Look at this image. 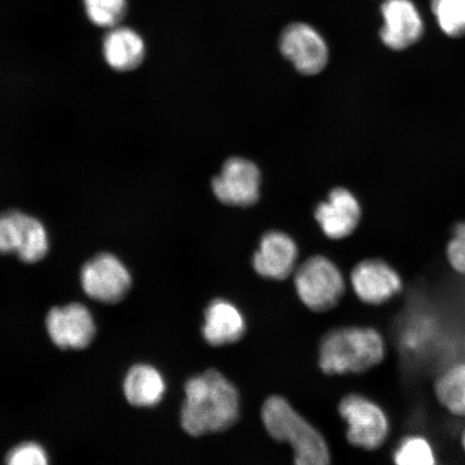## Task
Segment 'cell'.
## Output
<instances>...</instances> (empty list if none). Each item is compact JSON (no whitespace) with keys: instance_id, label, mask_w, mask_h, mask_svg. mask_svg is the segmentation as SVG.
Returning a JSON list of instances; mask_svg holds the SVG:
<instances>
[{"instance_id":"obj_2","label":"cell","mask_w":465,"mask_h":465,"mask_svg":"<svg viewBox=\"0 0 465 465\" xmlns=\"http://www.w3.org/2000/svg\"><path fill=\"white\" fill-rule=\"evenodd\" d=\"M182 427L191 436L226 431L241 415L240 393L217 370H208L185 382Z\"/></svg>"},{"instance_id":"obj_22","label":"cell","mask_w":465,"mask_h":465,"mask_svg":"<svg viewBox=\"0 0 465 465\" xmlns=\"http://www.w3.org/2000/svg\"><path fill=\"white\" fill-rule=\"evenodd\" d=\"M5 465H50V460L42 445L25 441L8 453Z\"/></svg>"},{"instance_id":"obj_20","label":"cell","mask_w":465,"mask_h":465,"mask_svg":"<svg viewBox=\"0 0 465 465\" xmlns=\"http://www.w3.org/2000/svg\"><path fill=\"white\" fill-rule=\"evenodd\" d=\"M431 5L440 27L447 36H464L465 0H432Z\"/></svg>"},{"instance_id":"obj_16","label":"cell","mask_w":465,"mask_h":465,"mask_svg":"<svg viewBox=\"0 0 465 465\" xmlns=\"http://www.w3.org/2000/svg\"><path fill=\"white\" fill-rule=\"evenodd\" d=\"M103 54L110 67L118 72H130L143 63L145 46L135 31L115 26L104 38Z\"/></svg>"},{"instance_id":"obj_13","label":"cell","mask_w":465,"mask_h":465,"mask_svg":"<svg viewBox=\"0 0 465 465\" xmlns=\"http://www.w3.org/2000/svg\"><path fill=\"white\" fill-rule=\"evenodd\" d=\"M298 247L292 238L282 232H269L262 237L260 248L253 255L255 272L272 281H284L295 271Z\"/></svg>"},{"instance_id":"obj_10","label":"cell","mask_w":465,"mask_h":465,"mask_svg":"<svg viewBox=\"0 0 465 465\" xmlns=\"http://www.w3.org/2000/svg\"><path fill=\"white\" fill-rule=\"evenodd\" d=\"M45 327L58 348L73 351L89 346L96 334L94 318L84 305L78 303L52 308Z\"/></svg>"},{"instance_id":"obj_19","label":"cell","mask_w":465,"mask_h":465,"mask_svg":"<svg viewBox=\"0 0 465 465\" xmlns=\"http://www.w3.org/2000/svg\"><path fill=\"white\" fill-rule=\"evenodd\" d=\"M48 250L49 238L43 223L20 213L15 253L26 263H36L45 257Z\"/></svg>"},{"instance_id":"obj_24","label":"cell","mask_w":465,"mask_h":465,"mask_svg":"<svg viewBox=\"0 0 465 465\" xmlns=\"http://www.w3.org/2000/svg\"><path fill=\"white\" fill-rule=\"evenodd\" d=\"M447 260L457 274L465 276V242L453 237L447 245Z\"/></svg>"},{"instance_id":"obj_7","label":"cell","mask_w":465,"mask_h":465,"mask_svg":"<svg viewBox=\"0 0 465 465\" xmlns=\"http://www.w3.org/2000/svg\"><path fill=\"white\" fill-rule=\"evenodd\" d=\"M81 284L91 299L104 304H114L129 293L132 276L118 258L103 253L84 266Z\"/></svg>"},{"instance_id":"obj_21","label":"cell","mask_w":465,"mask_h":465,"mask_svg":"<svg viewBox=\"0 0 465 465\" xmlns=\"http://www.w3.org/2000/svg\"><path fill=\"white\" fill-rule=\"evenodd\" d=\"M85 14L93 25L113 28L124 19L126 0H84Z\"/></svg>"},{"instance_id":"obj_4","label":"cell","mask_w":465,"mask_h":465,"mask_svg":"<svg viewBox=\"0 0 465 465\" xmlns=\"http://www.w3.org/2000/svg\"><path fill=\"white\" fill-rule=\"evenodd\" d=\"M336 411L345 426L346 441L353 450L373 455L391 443L394 432L392 416L373 395L348 392L340 399Z\"/></svg>"},{"instance_id":"obj_17","label":"cell","mask_w":465,"mask_h":465,"mask_svg":"<svg viewBox=\"0 0 465 465\" xmlns=\"http://www.w3.org/2000/svg\"><path fill=\"white\" fill-rule=\"evenodd\" d=\"M124 392L127 402L133 406H156L162 402L166 392L165 378L153 365H134L124 378Z\"/></svg>"},{"instance_id":"obj_8","label":"cell","mask_w":465,"mask_h":465,"mask_svg":"<svg viewBox=\"0 0 465 465\" xmlns=\"http://www.w3.org/2000/svg\"><path fill=\"white\" fill-rule=\"evenodd\" d=\"M281 51L296 71L306 75L318 74L329 62V49L322 35L304 23H293L284 28Z\"/></svg>"},{"instance_id":"obj_25","label":"cell","mask_w":465,"mask_h":465,"mask_svg":"<svg viewBox=\"0 0 465 465\" xmlns=\"http://www.w3.org/2000/svg\"><path fill=\"white\" fill-rule=\"evenodd\" d=\"M453 237L458 238V240H460L462 242H465V221H462V223H458L453 226L452 229Z\"/></svg>"},{"instance_id":"obj_12","label":"cell","mask_w":465,"mask_h":465,"mask_svg":"<svg viewBox=\"0 0 465 465\" xmlns=\"http://www.w3.org/2000/svg\"><path fill=\"white\" fill-rule=\"evenodd\" d=\"M381 14L385 25L380 35L389 49L403 51L420 42L423 23L411 0H386L381 5Z\"/></svg>"},{"instance_id":"obj_26","label":"cell","mask_w":465,"mask_h":465,"mask_svg":"<svg viewBox=\"0 0 465 465\" xmlns=\"http://www.w3.org/2000/svg\"><path fill=\"white\" fill-rule=\"evenodd\" d=\"M458 446L463 457H465V421L463 422V426L461 427L460 431H459L458 434Z\"/></svg>"},{"instance_id":"obj_14","label":"cell","mask_w":465,"mask_h":465,"mask_svg":"<svg viewBox=\"0 0 465 465\" xmlns=\"http://www.w3.org/2000/svg\"><path fill=\"white\" fill-rule=\"evenodd\" d=\"M246 330L245 317L230 301L213 300L203 313L202 334L211 346L235 344L242 339Z\"/></svg>"},{"instance_id":"obj_6","label":"cell","mask_w":465,"mask_h":465,"mask_svg":"<svg viewBox=\"0 0 465 465\" xmlns=\"http://www.w3.org/2000/svg\"><path fill=\"white\" fill-rule=\"evenodd\" d=\"M349 284L360 303L371 308L391 304L404 291L398 270L380 258L359 262L349 276Z\"/></svg>"},{"instance_id":"obj_18","label":"cell","mask_w":465,"mask_h":465,"mask_svg":"<svg viewBox=\"0 0 465 465\" xmlns=\"http://www.w3.org/2000/svg\"><path fill=\"white\" fill-rule=\"evenodd\" d=\"M392 465H440L438 446L421 431L401 435L391 450Z\"/></svg>"},{"instance_id":"obj_9","label":"cell","mask_w":465,"mask_h":465,"mask_svg":"<svg viewBox=\"0 0 465 465\" xmlns=\"http://www.w3.org/2000/svg\"><path fill=\"white\" fill-rule=\"evenodd\" d=\"M261 173L254 163L232 158L224 163L219 176L213 180L217 199L229 206L249 207L260 197Z\"/></svg>"},{"instance_id":"obj_3","label":"cell","mask_w":465,"mask_h":465,"mask_svg":"<svg viewBox=\"0 0 465 465\" xmlns=\"http://www.w3.org/2000/svg\"><path fill=\"white\" fill-rule=\"evenodd\" d=\"M261 418L272 439L292 446L295 465H332V450L327 438L286 399L279 395L267 399L262 406Z\"/></svg>"},{"instance_id":"obj_11","label":"cell","mask_w":465,"mask_h":465,"mask_svg":"<svg viewBox=\"0 0 465 465\" xmlns=\"http://www.w3.org/2000/svg\"><path fill=\"white\" fill-rule=\"evenodd\" d=\"M315 218L331 240H344L353 234L362 218V209L357 197L345 188L331 191L327 202L320 203Z\"/></svg>"},{"instance_id":"obj_15","label":"cell","mask_w":465,"mask_h":465,"mask_svg":"<svg viewBox=\"0 0 465 465\" xmlns=\"http://www.w3.org/2000/svg\"><path fill=\"white\" fill-rule=\"evenodd\" d=\"M431 395L445 415L465 421V359L446 364L434 375Z\"/></svg>"},{"instance_id":"obj_1","label":"cell","mask_w":465,"mask_h":465,"mask_svg":"<svg viewBox=\"0 0 465 465\" xmlns=\"http://www.w3.org/2000/svg\"><path fill=\"white\" fill-rule=\"evenodd\" d=\"M391 353V342L377 325H339L320 340L318 365L329 377L363 376L382 368Z\"/></svg>"},{"instance_id":"obj_5","label":"cell","mask_w":465,"mask_h":465,"mask_svg":"<svg viewBox=\"0 0 465 465\" xmlns=\"http://www.w3.org/2000/svg\"><path fill=\"white\" fill-rule=\"evenodd\" d=\"M294 283L302 303L318 313L335 310L347 292L346 279L339 266L322 255L305 261L295 271Z\"/></svg>"},{"instance_id":"obj_23","label":"cell","mask_w":465,"mask_h":465,"mask_svg":"<svg viewBox=\"0 0 465 465\" xmlns=\"http://www.w3.org/2000/svg\"><path fill=\"white\" fill-rule=\"evenodd\" d=\"M19 212H9L0 216V253L16 252V234Z\"/></svg>"}]
</instances>
